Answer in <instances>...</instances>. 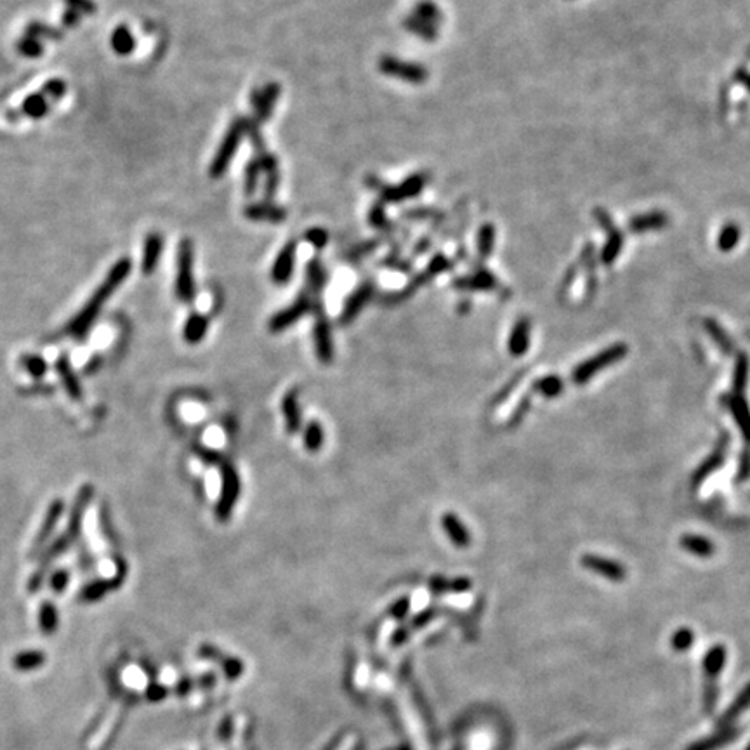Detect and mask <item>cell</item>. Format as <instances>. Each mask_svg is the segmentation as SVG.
<instances>
[{"label":"cell","instance_id":"17","mask_svg":"<svg viewBox=\"0 0 750 750\" xmlns=\"http://www.w3.org/2000/svg\"><path fill=\"white\" fill-rule=\"evenodd\" d=\"M282 412L285 417V428L289 435H297L301 431V407L297 391L292 389L283 396Z\"/></svg>","mask_w":750,"mask_h":750},{"label":"cell","instance_id":"6","mask_svg":"<svg viewBox=\"0 0 750 750\" xmlns=\"http://www.w3.org/2000/svg\"><path fill=\"white\" fill-rule=\"evenodd\" d=\"M377 181L379 179H370L368 181V184H370L374 190L375 188L379 190L380 198H382L384 202H387V204H398V202H403V200H408V198L417 197V195L424 190L426 184H428V174H424V172L412 174V176H408L407 179H405L401 184H398V186L377 183Z\"/></svg>","mask_w":750,"mask_h":750},{"label":"cell","instance_id":"26","mask_svg":"<svg viewBox=\"0 0 750 750\" xmlns=\"http://www.w3.org/2000/svg\"><path fill=\"white\" fill-rule=\"evenodd\" d=\"M564 382L557 375H546L533 382V391L546 398H556L563 393Z\"/></svg>","mask_w":750,"mask_h":750},{"label":"cell","instance_id":"35","mask_svg":"<svg viewBox=\"0 0 750 750\" xmlns=\"http://www.w3.org/2000/svg\"><path fill=\"white\" fill-rule=\"evenodd\" d=\"M40 629L45 634H52L58 629V611L52 604L45 603L40 608Z\"/></svg>","mask_w":750,"mask_h":750},{"label":"cell","instance_id":"36","mask_svg":"<svg viewBox=\"0 0 750 750\" xmlns=\"http://www.w3.org/2000/svg\"><path fill=\"white\" fill-rule=\"evenodd\" d=\"M113 45H115L117 52H120V54H129L134 49V38L130 31L127 28L120 27L113 35Z\"/></svg>","mask_w":750,"mask_h":750},{"label":"cell","instance_id":"46","mask_svg":"<svg viewBox=\"0 0 750 750\" xmlns=\"http://www.w3.org/2000/svg\"><path fill=\"white\" fill-rule=\"evenodd\" d=\"M165 693H167L165 688H162V686H158V684H153V686H150V688H148L147 696H148V700L158 702V700H162L163 696H165Z\"/></svg>","mask_w":750,"mask_h":750},{"label":"cell","instance_id":"18","mask_svg":"<svg viewBox=\"0 0 750 750\" xmlns=\"http://www.w3.org/2000/svg\"><path fill=\"white\" fill-rule=\"evenodd\" d=\"M327 280H329V275H327V269L322 264V261L311 259L306 266V290L313 297H320L323 292V287L327 285Z\"/></svg>","mask_w":750,"mask_h":750},{"label":"cell","instance_id":"39","mask_svg":"<svg viewBox=\"0 0 750 750\" xmlns=\"http://www.w3.org/2000/svg\"><path fill=\"white\" fill-rule=\"evenodd\" d=\"M304 238L313 245V247L320 250V248L325 247L327 241H329V233H327L323 227H311V230L306 231Z\"/></svg>","mask_w":750,"mask_h":750},{"label":"cell","instance_id":"19","mask_svg":"<svg viewBox=\"0 0 750 750\" xmlns=\"http://www.w3.org/2000/svg\"><path fill=\"white\" fill-rule=\"evenodd\" d=\"M530 327H532L530 325V320H526V318L518 320L516 325L513 327V332H511V336H509V343H507L509 353L513 354V357H523L526 351H528Z\"/></svg>","mask_w":750,"mask_h":750},{"label":"cell","instance_id":"2","mask_svg":"<svg viewBox=\"0 0 750 750\" xmlns=\"http://www.w3.org/2000/svg\"><path fill=\"white\" fill-rule=\"evenodd\" d=\"M176 297L181 302L195 301L197 287L193 278V245L188 240H181L177 247V275H176Z\"/></svg>","mask_w":750,"mask_h":750},{"label":"cell","instance_id":"32","mask_svg":"<svg viewBox=\"0 0 750 750\" xmlns=\"http://www.w3.org/2000/svg\"><path fill=\"white\" fill-rule=\"evenodd\" d=\"M493 243H495V227L492 225L481 226L478 233V254L481 259H488L492 255Z\"/></svg>","mask_w":750,"mask_h":750},{"label":"cell","instance_id":"48","mask_svg":"<svg viewBox=\"0 0 750 750\" xmlns=\"http://www.w3.org/2000/svg\"><path fill=\"white\" fill-rule=\"evenodd\" d=\"M738 80L742 82V84L745 85V87L750 91V73H745V72H740L738 73Z\"/></svg>","mask_w":750,"mask_h":750},{"label":"cell","instance_id":"25","mask_svg":"<svg viewBox=\"0 0 750 750\" xmlns=\"http://www.w3.org/2000/svg\"><path fill=\"white\" fill-rule=\"evenodd\" d=\"M162 237L158 233H153L148 237L147 245H144V254H143V273L144 275H150L155 271L156 264H158L160 254H162Z\"/></svg>","mask_w":750,"mask_h":750},{"label":"cell","instance_id":"22","mask_svg":"<svg viewBox=\"0 0 750 750\" xmlns=\"http://www.w3.org/2000/svg\"><path fill=\"white\" fill-rule=\"evenodd\" d=\"M458 289H467V290H492L499 287L495 276L492 275L486 269H479L478 273H474L472 276H465V278L457 280L453 283Z\"/></svg>","mask_w":750,"mask_h":750},{"label":"cell","instance_id":"42","mask_svg":"<svg viewBox=\"0 0 750 750\" xmlns=\"http://www.w3.org/2000/svg\"><path fill=\"white\" fill-rule=\"evenodd\" d=\"M197 453H198V457H200L202 460L205 462V464H211V465H218L219 464V465H221L223 462H225L221 458V455L218 453V451L207 450V449H204V447H198Z\"/></svg>","mask_w":750,"mask_h":750},{"label":"cell","instance_id":"4","mask_svg":"<svg viewBox=\"0 0 750 750\" xmlns=\"http://www.w3.org/2000/svg\"><path fill=\"white\" fill-rule=\"evenodd\" d=\"M241 483L237 469L230 462L221 464V495H219L218 506H216V518L221 523H226L233 514L234 506L240 499Z\"/></svg>","mask_w":750,"mask_h":750},{"label":"cell","instance_id":"8","mask_svg":"<svg viewBox=\"0 0 750 750\" xmlns=\"http://www.w3.org/2000/svg\"><path fill=\"white\" fill-rule=\"evenodd\" d=\"M379 68L384 75H389L400 80L410 82V84H424L428 80V70L417 63L401 61V59L393 58V56H384L379 61Z\"/></svg>","mask_w":750,"mask_h":750},{"label":"cell","instance_id":"45","mask_svg":"<svg viewBox=\"0 0 750 750\" xmlns=\"http://www.w3.org/2000/svg\"><path fill=\"white\" fill-rule=\"evenodd\" d=\"M435 617V610H424L421 615H417V617L412 620L410 624V629H417V627H422V625H426V622H429L431 618Z\"/></svg>","mask_w":750,"mask_h":750},{"label":"cell","instance_id":"30","mask_svg":"<svg viewBox=\"0 0 750 750\" xmlns=\"http://www.w3.org/2000/svg\"><path fill=\"white\" fill-rule=\"evenodd\" d=\"M405 28H407L408 31H412V33L419 35L421 38H424V40H435V38L438 37V28L433 27L431 23H426V21L419 20V17L415 16H410L405 20Z\"/></svg>","mask_w":750,"mask_h":750},{"label":"cell","instance_id":"13","mask_svg":"<svg viewBox=\"0 0 750 750\" xmlns=\"http://www.w3.org/2000/svg\"><path fill=\"white\" fill-rule=\"evenodd\" d=\"M582 564H584L589 571H592V573H598L601 577L610 578V580L615 582L624 580L625 575H627L625 568L622 567L618 561L608 560V557L603 556H596V554H585V556L582 557Z\"/></svg>","mask_w":750,"mask_h":750},{"label":"cell","instance_id":"10","mask_svg":"<svg viewBox=\"0 0 750 750\" xmlns=\"http://www.w3.org/2000/svg\"><path fill=\"white\" fill-rule=\"evenodd\" d=\"M594 216L598 218V221L601 223V226L606 230L608 233V240H606V245H604L603 248V254H601V259H603V262L606 266L613 264L615 259L618 257V254L622 252V247H624V237L620 234V231L617 230L613 225H611L610 221V216L606 214V212L603 211V209H598V211H594Z\"/></svg>","mask_w":750,"mask_h":750},{"label":"cell","instance_id":"31","mask_svg":"<svg viewBox=\"0 0 750 750\" xmlns=\"http://www.w3.org/2000/svg\"><path fill=\"white\" fill-rule=\"evenodd\" d=\"M740 234H742L740 227H738L737 225H733V223L724 226L723 230L719 231V237H717V247H719V250H723V252L733 250V248L738 245V241H740Z\"/></svg>","mask_w":750,"mask_h":750},{"label":"cell","instance_id":"29","mask_svg":"<svg viewBox=\"0 0 750 750\" xmlns=\"http://www.w3.org/2000/svg\"><path fill=\"white\" fill-rule=\"evenodd\" d=\"M302 440H304L306 450L318 451L323 447V440H325V433H323L322 424H318V422H315V421L309 422V424L306 426Z\"/></svg>","mask_w":750,"mask_h":750},{"label":"cell","instance_id":"23","mask_svg":"<svg viewBox=\"0 0 750 750\" xmlns=\"http://www.w3.org/2000/svg\"><path fill=\"white\" fill-rule=\"evenodd\" d=\"M47 657L44 652H38V650H30V652H21L17 653L13 659V667L20 673H31V670L40 669L45 663Z\"/></svg>","mask_w":750,"mask_h":750},{"label":"cell","instance_id":"41","mask_svg":"<svg viewBox=\"0 0 750 750\" xmlns=\"http://www.w3.org/2000/svg\"><path fill=\"white\" fill-rule=\"evenodd\" d=\"M691 643H693V634L688 631V629H681V631H677L674 634V639H673L674 648L684 650V648H688Z\"/></svg>","mask_w":750,"mask_h":750},{"label":"cell","instance_id":"27","mask_svg":"<svg viewBox=\"0 0 750 750\" xmlns=\"http://www.w3.org/2000/svg\"><path fill=\"white\" fill-rule=\"evenodd\" d=\"M703 325H705L707 332L710 333V337L714 339V343L719 346V350L723 351V353H731L733 351V340L730 339V336L726 333V330L723 329V327L719 325V323L716 322L714 318H707L705 322H703Z\"/></svg>","mask_w":750,"mask_h":750},{"label":"cell","instance_id":"11","mask_svg":"<svg viewBox=\"0 0 750 750\" xmlns=\"http://www.w3.org/2000/svg\"><path fill=\"white\" fill-rule=\"evenodd\" d=\"M280 96V85L275 82H269L268 85L261 89V91L252 92V106L255 110V120L254 122L262 123L271 117L273 108H275V103Z\"/></svg>","mask_w":750,"mask_h":750},{"label":"cell","instance_id":"43","mask_svg":"<svg viewBox=\"0 0 750 750\" xmlns=\"http://www.w3.org/2000/svg\"><path fill=\"white\" fill-rule=\"evenodd\" d=\"M408 610H410V598L403 596V598L398 599L396 603L391 606V615H393L394 618H403L405 615L408 613Z\"/></svg>","mask_w":750,"mask_h":750},{"label":"cell","instance_id":"34","mask_svg":"<svg viewBox=\"0 0 750 750\" xmlns=\"http://www.w3.org/2000/svg\"><path fill=\"white\" fill-rule=\"evenodd\" d=\"M259 174H261V165H259L257 158H252L250 162L245 167V195L252 197L257 190L259 184Z\"/></svg>","mask_w":750,"mask_h":750},{"label":"cell","instance_id":"20","mask_svg":"<svg viewBox=\"0 0 750 750\" xmlns=\"http://www.w3.org/2000/svg\"><path fill=\"white\" fill-rule=\"evenodd\" d=\"M209 330V318L202 313H191L183 327V339L188 344H198Z\"/></svg>","mask_w":750,"mask_h":750},{"label":"cell","instance_id":"40","mask_svg":"<svg viewBox=\"0 0 750 750\" xmlns=\"http://www.w3.org/2000/svg\"><path fill=\"white\" fill-rule=\"evenodd\" d=\"M724 662V648H721V646H716V648L712 650V652L707 655V670H710V673H716V670L721 669V666H723Z\"/></svg>","mask_w":750,"mask_h":750},{"label":"cell","instance_id":"28","mask_svg":"<svg viewBox=\"0 0 750 750\" xmlns=\"http://www.w3.org/2000/svg\"><path fill=\"white\" fill-rule=\"evenodd\" d=\"M412 16L419 17V20L426 21V23H431L433 27H436V28H438V24L442 23V20H443L442 10L438 9V6H436V3L429 2V0L419 2L417 6H415L414 14H412Z\"/></svg>","mask_w":750,"mask_h":750},{"label":"cell","instance_id":"5","mask_svg":"<svg viewBox=\"0 0 750 750\" xmlns=\"http://www.w3.org/2000/svg\"><path fill=\"white\" fill-rule=\"evenodd\" d=\"M313 315H315V323H313V344H315V353L322 363L329 365L333 360V340H332V329L330 322L327 318L325 308L320 297H315L313 304Z\"/></svg>","mask_w":750,"mask_h":750},{"label":"cell","instance_id":"37","mask_svg":"<svg viewBox=\"0 0 750 750\" xmlns=\"http://www.w3.org/2000/svg\"><path fill=\"white\" fill-rule=\"evenodd\" d=\"M747 375H749V360L745 354H740L737 360V365H735V375H733L735 393L744 389L745 382H747Z\"/></svg>","mask_w":750,"mask_h":750},{"label":"cell","instance_id":"9","mask_svg":"<svg viewBox=\"0 0 750 750\" xmlns=\"http://www.w3.org/2000/svg\"><path fill=\"white\" fill-rule=\"evenodd\" d=\"M374 292L375 287L372 282H365L361 283L358 289H354V292L344 302V308L343 311H340V323L347 325V323L353 322V320L360 315L361 309L370 302L372 297H374Z\"/></svg>","mask_w":750,"mask_h":750},{"label":"cell","instance_id":"21","mask_svg":"<svg viewBox=\"0 0 750 750\" xmlns=\"http://www.w3.org/2000/svg\"><path fill=\"white\" fill-rule=\"evenodd\" d=\"M669 221V216L663 214V212L655 211V212H646V214L634 216L629 223V230L634 231V233H646V231L660 230Z\"/></svg>","mask_w":750,"mask_h":750},{"label":"cell","instance_id":"3","mask_svg":"<svg viewBox=\"0 0 750 750\" xmlns=\"http://www.w3.org/2000/svg\"><path fill=\"white\" fill-rule=\"evenodd\" d=\"M627 344H613V346H608L606 350H603L601 353L596 354V357L589 358V360L577 365L571 379H573L575 384L589 382L598 372L604 370V368L610 367V365H615L617 361H620L622 358L627 357Z\"/></svg>","mask_w":750,"mask_h":750},{"label":"cell","instance_id":"47","mask_svg":"<svg viewBox=\"0 0 750 750\" xmlns=\"http://www.w3.org/2000/svg\"><path fill=\"white\" fill-rule=\"evenodd\" d=\"M407 636H408V629H398L393 636V643L394 645H401L403 641H407Z\"/></svg>","mask_w":750,"mask_h":750},{"label":"cell","instance_id":"16","mask_svg":"<svg viewBox=\"0 0 750 750\" xmlns=\"http://www.w3.org/2000/svg\"><path fill=\"white\" fill-rule=\"evenodd\" d=\"M442 526L455 547H458V549H465V547H469V543H471V535H469L467 528H465V525L462 523L460 518L455 516L453 513L443 514Z\"/></svg>","mask_w":750,"mask_h":750},{"label":"cell","instance_id":"14","mask_svg":"<svg viewBox=\"0 0 750 750\" xmlns=\"http://www.w3.org/2000/svg\"><path fill=\"white\" fill-rule=\"evenodd\" d=\"M245 218L250 221H269V223H283L287 219V211L283 207H276L271 202H261V204H250L243 211Z\"/></svg>","mask_w":750,"mask_h":750},{"label":"cell","instance_id":"44","mask_svg":"<svg viewBox=\"0 0 750 750\" xmlns=\"http://www.w3.org/2000/svg\"><path fill=\"white\" fill-rule=\"evenodd\" d=\"M223 667H225L226 674L230 675V677H237V675L241 674V670H243V666H241L240 660L237 659H223Z\"/></svg>","mask_w":750,"mask_h":750},{"label":"cell","instance_id":"38","mask_svg":"<svg viewBox=\"0 0 750 750\" xmlns=\"http://www.w3.org/2000/svg\"><path fill=\"white\" fill-rule=\"evenodd\" d=\"M368 221H370L372 227H375V230H379V231H391V230H393V225H391V221L387 219L386 212H384L382 204H375L374 207H372L370 214H368Z\"/></svg>","mask_w":750,"mask_h":750},{"label":"cell","instance_id":"1","mask_svg":"<svg viewBox=\"0 0 750 750\" xmlns=\"http://www.w3.org/2000/svg\"><path fill=\"white\" fill-rule=\"evenodd\" d=\"M248 120L243 117H238L231 122L230 129L226 130L225 137H223L221 144H219L218 151H216L214 158H212L211 167H209V174H211L212 179H218V177L225 176L227 167H230L231 160H233L234 153H237L238 147H240L241 140L247 134Z\"/></svg>","mask_w":750,"mask_h":750},{"label":"cell","instance_id":"24","mask_svg":"<svg viewBox=\"0 0 750 750\" xmlns=\"http://www.w3.org/2000/svg\"><path fill=\"white\" fill-rule=\"evenodd\" d=\"M679 543H681L682 549L698 557H710L716 550L714 543L702 535H684L681 537Z\"/></svg>","mask_w":750,"mask_h":750},{"label":"cell","instance_id":"7","mask_svg":"<svg viewBox=\"0 0 750 750\" xmlns=\"http://www.w3.org/2000/svg\"><path fill=\"white\" fill-rule=\"evenodd\" d=\"M313 304H315V297H313L308 290H304L289 308L282 309V311H278L276 315H273V318L269 320V330H271L273 333H278L282 332V330L289 329L294 323L299 322L302 316H306L308 313L313 311Z\"/></svg>","mask_w":750,"mask_h":750},{"label":"cell","instance_id":"12","mask_svg":"<svg viewBox=\"0 0 750 750\" xmlns=\"http://www.w3.org/2000/svg\"><path fill=\"white\" fill-rule=\"evenodd\" d=\"M297 241H289L276 255L275 264L271 268V280L276 285H285L292 278L294 266H296Z\"/></svg>","mask_w":750,"mask_h":750},{"label":"cell","instance_id":"15","mask_svg":"<svg viewBox=\"0 0 750 750\" xmlns=\"http://www.w3.org/2000/svg\"><path fill=\"white\" fill-rule=\"evenodd\" d=\"M724 403H726L728 410H730L731 415H733L735 422L740 426L744 438L747 440V442H750V408H749L747 401L735 393V394H726V396H724Z\"/></svg>","mask_w":750,"mask_h":750},{"label":"cell","instance_id":"33","mask_svg":"<svg viewBox=\"0 0 750 750\" xmlns=\"http://www.w3.org/2000/svg\"><path fill=\"white\" fill-rule=\"evenodd\" d=\"M723 460H724V447H719V449L714 451V453L710 455V457L707 458L702 465H700L696 474L693 476V483H700L702 479H705L707 476L714 471V469H717L721 464H723Z\"/></svg>","mask_w":750,"mask_h":750}]
</instances>
